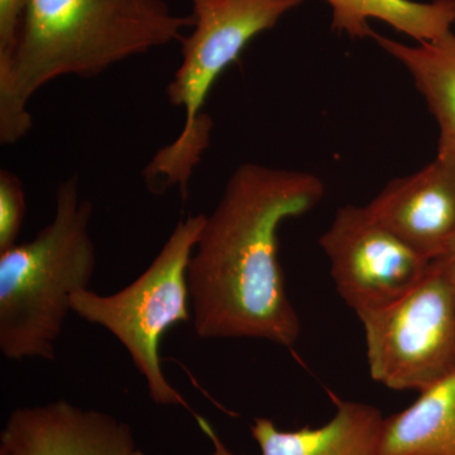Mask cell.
Returning a JSON list of instances; mask_svg holds the SVG:
<instances>
[{
  "label": "cell",
  "mask_w": 455,
  "mask_h": 455,
  "mask_svg": "<svg viewBox=\"0 0 455 455\" xmlns=\"http://www.w3.org/2000/svg\"><path fill=\"white\" fill-rule=\"evenodd\" d=\"M324 194V182L307 171L254 163L233 171L188 262L197 337L295 346L301 324L284 284L278 230Z\"/></svg>",
  "instance_id": "cell-1"
},
{
  "label": "cell",
  "mask_w": 455,
  "mask_h": 455,
  "mask_svg": "<svg viewBox=\"0 0 455 455\" xmlns=\"http://www.w3.org/2000/svg\"><path fill=\"white\" fill-rule=\"evenodd\" d=\"M193 16L166 0H29L13 52L0 66V143L31 131L29 103L65 76L92 79L132 57L184 40Z\"/></svg>",
  "instance_id": "cell-2"
},
{
  "label": "cell",
  "mask_w": 455,
  "mask_h": 455,
  "mask_svg": "<svg viewBox=\"0 0 455 455\" xmlns=\"http://www.w3.org/2000/svg\"><path fill=\"white\" fill-rule=\"evenodd\" d=\"M92 204L77 173L56 188L52 220L32 241L0 252V350L11 361H53L75 293L97 268Z\"/></svg>",
  "instance_id": "cell-3"
},
{
  "label": "cell",
  "mask_w": 455,
  "mask_h": 455,
  "mask_svg": "<svg viewBox=\"0 0 455 455\" xmlns=\"http://www.w3.org/2000/svg\"><path fill=\"white\" fill-rule=\"evenodd\" d=\"M191 2L194 26L180 42L181 62L166 89L170 103L184 110V124L142 172L151 193L178 188L182 199L211 143L212 121L204 107L212 86L257 36L274 28L302 0Z\"/></svg>",
  "instance_id": "cell-4"
},
{
  "label": "cell",
  "mask_w": 455,
  "mask_h": 455,
  "mask_svg": "<svg viewBox=\"0 0 455 455\" xmlns=\"http://www.w3.org/2000/svg\"><path fill=\"white\" fill-rule=\"evenodd\" d=\"M205 218L180 220L151 265L121 291L100 295L84 289L71 300L73 313L121 341L156 405L181 406L194 418L196 412L164 376L160 346L172 326L193 320L188 267Z\"/></svg>",
  "instance_id": "cell-5"
},
{
  "label": "cell",
  "mask_w": 455,
  "mask_h": 455,
  "mask_svg": "<svg viewBox=\"0 0 455 455\" xmlns=\"http://www.w3.org/2000/svg\"><path fill=\"white\" fill-rule=\"evenodd\" d=\"M355 315L373 381L420 392L454 372L455 275L442 259L397 300Z\"/></svg>",
  "instance_id": "cell-6"
},
{
  "label": "cell",
  "mask_w": 455,
  "mask_h": 455,
  "mask_svg": "<svg viewBox=\"0 0 455 455\" xmlns=\"http://www.w3.org/2000/svg\"><path fill=\"white\" fill-rule=\"evenodd\" d=\"M319 245L338 295L355 314L405 295L431 262L379 223L366 205L338 209Z\"/></svg>",
  "instance_id": "cell-7"
},
{
  "label": "cell",
  "mask_w": 455,
  "mask_h": 455,
  "mask_svg": "<svg viewBox=\"0 0 455 455\" xmlns=\"http://www.w3.org/2000/svg\"><path fill=\"white\" fill-rule=\"evenodd\" d=\"M0 447L14 455H133L139 449L130 425L66 400L12 411Z\"/></svg>",
  "instance_id": "cell-8"
},
{
  "label": "cell",
  "mask_w": 455,
  "mask_h": 455,
  "mask_svg": "<svg viewBox=\"0 0 455 455\" xmlns=\"http://www.w3.org/2000/svg\"><path fill=\"white\" fill-rule=\"evenodd\" d=\"M368 211L425 259H439L455 236V157H436L411 175L391 180Z\"/></svg>",
  "instance_id": "cell-9"
},
{
  "label": "cell",
  "mask_w": 455,
  "mask_h": 455,
  "mask_svg": "<svg viewBox=\"0 0 455 455\" xmlns=\"http://www.w3.org/2000/svg\"><path fill=\"white\" fill-rule=\"evenodd\" d=\"M335 414L319 427L277 429L256 418L250 430L262 455H379L385 416L376 406L335 398Z\"/></svg>",
  "instance_id": "cell-10"
},
{
  "label": "cell",
  "mask_w": 455,
  "mask_h": 455,
  "mask_svg": "<svg viewBox=\"0 0 455 455\" xmlns=\"http://www.w3.org/2000/svg\"><path fill=\"white\" fill-rule=\"evenodd\" d=\"M372 40L405 68L439 130L438 154L455 157V35L406 44L373 32Z\"/></svg>",
  "instance_id": "cell-11"
},
{
  "label": "cell",
  "mask_w": 455,
  "mask_h": 455,
  "mask_svg": "<svg viewBox=\"0 0 455 455\" xmlns=\"http://www.w3.org/2000/svg\"><path fill=\"white\" fill-rule=\"evenodd\" d=\"M379 455H455V371L385 418Z\"/></svg>",
  "instance_id": "cell-12"
},
{
  "label": "cell",
  "mask_w": 455,
  "mask_h": 455,
  "mask_svg": "<svg viewBox=\"0 0 455 455\" xmlns=\"http://www.w3.org/2000/svg\"><path fill=\"white\" fill-rule=\"evenodd\" d=\"M331 28L352 38H372L370 20H382L418 44L438 40L455 25L454 0H325Z\"/></svg>",
  "instance_id": "cell-13"
},
{
  "label": "cell",
  "mask_w": 455,
  "mask_h": 455,
  "mask_svg": "<svg viewBox=\"0 0 455 455\" xmlns=\"http://www.w3.org/2000/svg\"><path fill=\"white\" fill-rule=\"evenodd\" d=\"M26 206L22 180L9 170L0 171V252L18 243Z\"/></svg>",
  "instance_id": "cell-14"
},
{
  "label": "cell",
  "mask_w": 455,
  "mask_h": 455,
  "mask_svg": "<svg viewBox=\"0 0 455 455\" xmlns=\"http://www.w3.org/2000/svg\"><path fill=\"white\" fill-rule=\"evenodd\" d=\"M29 0H0V66L13 52Z\"/></svg>",
  "instance_id": "cell-15"
},
{
  "label": "cell",
  "mask_w": 455,
  "mask_h": 455,
  "mask_svg": "<svg viewBox=\"0 0 455 455\" xmlns=\"http://www.w3.org/2000/svg\"><path fill=\"white\" fill-rule=\"evenodd\" d=\"M196 420L197 425H199L200 429L205 433V435L212 440V445H214V451H212V455H235L226 447V444L221 442L217 431L214 430V427H212L211 423H209L206 419H204L203 416L197 415ZM133 455H145V453L140 451V449H137Z\"/></svg>",
  "instance_id": "cell-16"
},
{
  "label": "cell",
  "mask_w": 455,
  "mask_h": 455,
  "mask_svg": "<svg viewBox=\"0 0 455 455\" xmlns=\"http://www.w3.org/2000/svg\"><path fill=\"white\" fill-rule=\"evenodd\" d=\"M439 259H442L455 275V236L451 239L445 252L439 257Z\"/></svg>",
  "instance_id": "cell-17"
},
{
  "label": "cell",
  "mask_w": 455,
  "mask_h": 455,
  "mask_svg": "<svg viewBox=\"0 0 455 455\" xmlns=\"http://www.w3.org/2000/svg\"><path fill=\"white\" fill-rule=\"evenodd\" d=\"M0 455H14V454L11 453V451H9L8 449L0 447Z\"/></svg>",
  "instance_id": "cell-18"
},
{
  "label": "cell",
  "mask_w": 455,
  "mask_h": 455,
  "mask_svg": "<svg viewBox=\"0 0 455 455\" xmlns=\"http://www.w3.org/2000/svg\"><path fill=\"white\" fill-rule=\"evenodd\" d=\"M454 12H455V0H454Z\"/></svg>",
  "instance_id": "cell-19"
}]
</instances>
